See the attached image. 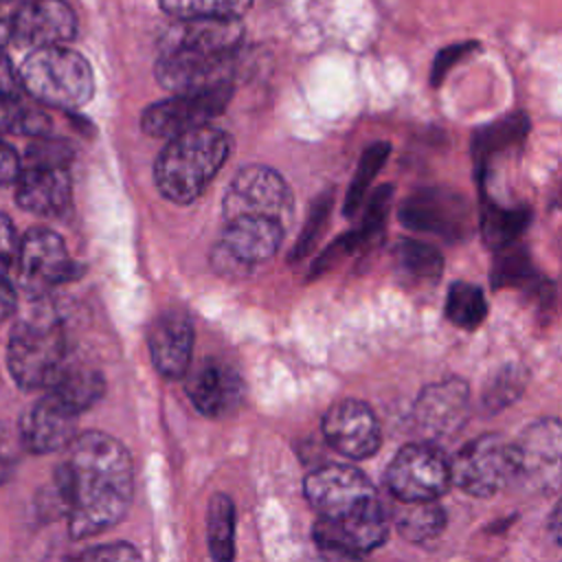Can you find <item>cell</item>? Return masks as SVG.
Returning <instances> with one entry per match:
<instances>
[{
	"label": "cell",
	"instance_id": "cell-46",
	"mask_svg": "<svg viewBox=\"0 0 562 562\" xmlns=\"http://www.w3.org/2000/svg\"><path fill=\"white\" fill-rule=\"evenodd\" d=\"M9 2H24V0H0V4H9Z\"/></svg>",
	"mask_w": 562,
	"mask_h": 562
},
{
	"label": "cell",
	"instance_id": "cell-31",
	"mask_svg": "<svg viewBox=\"0 0 562 562\" xmlns=\"http://www.w3.org/2000/svg\"><path fill=\"white\" fill-rule=\"evenodd\" d=\"M446 316L461 329H476L487 316V301L483 290L468 281L452 283L446 296Z\"/></svg>",
	"mask_w": 562,
	"mask_h": 562
},
{
	"label": "cell",
	"instance_id": "cell-42",
	"mask_svg": "<svg viewBox=\"0 0 562 562\" xmlns=\"http://www.w3.org/2000/svg\"><path fill=\"white\" fill-rule=\"evenodd\" d=\"M20 171H22V160L18 151L11 145L0 140V184L15 182Z\"/></svg>",
	"mask_w": 562,
	"mask_h": 562
},
{
	"label": "cell",
	"instance_id": "cell-12",
	"mask_svg": "<svg viewBox=\"0 0 562 562\" xmlns=\"http://www.w3.org/2000/svg\"><path fill=\"white\" fill-rule=\"evenodd\" d=\"M15 266L24 290L31 294H44L83 272L81 266L70 259L64 239L48 228H31L20 239Z\"/></svg>",
	"mask_w": 562,
	"mask_h": 562
},
{
	"label": "cell",
	"instance_id": "cell-37",
	"mask_svg": "<svg viewBox=\"0 0 562 562\" xmlns=\"http://www.w3.org/2000/svg\"><path fill=\"white\" fill-rule=\"evenodd\" d=\"M22 441L18 430L0 422V485L9 483L18 470L22 457Z\"/></svg>",
	"mask_w": 562,
	"mask_h": 562
},
{
	"label": "cell",
	"instance_id": "cell-30",
	"mask_svg": "<svg viewBox=\"0 0 562 562\" xmlns=\"http://www.w3.org/2000/svg\"><path fill=\"white\" fill-rule=\"evenodd\" d=\"M206 538L213 560L226 562L235 555V507L233 501L217 492L206 509Z\"/></svg>",
	"mask_w": 562,
	"mask_h": 562
},
{
	"label": "cell",
	"instance_id": "cell-43",
	"mask_svg": "<svg viewBox=\"0 0 562 562\" xmlns=\"http://www.w3.org/2000/svg\"><path fill=\"white\" fill-rule=\"evenodd\" d=\"M18 307V294H15V288L13 283L7 279V274L0 270V325L13 316Z\"/></svg>",
	"mask_w": 562,
	"mask_h": 562
},
{
	"label": "cell",
	"instance_id": "cell-16",
	"mask_svg": "<svg viewBox=\"0 0 562 562\" xmlns=\"http://www.w3.org/2000/svg\"><path fill=\"white\" fill-rule=\"evenodd\" d=\"M77 35V15L64 0H24L11 13V40L37 48L66 44Z\"/></svg>",
	"mask_w": 562,
	"mask_h": 562
},
{
	"label": "cell",
	"instance_id": "cell-26",
	"mask_svg": "<svg viewBox=\"0 0 562 562\" xmlns=\"http://www.w3.org/2000/svg\"><path fill=\"white\" fill-rule=\"evenodd\" d=\"M490 277L494 288H520V290H531L538 296H544V290L549 288L547 279L538 277L527 250L516 246V241L498 248ZM544 299H553V296H544Z\"/></svg>",
	"mask_w": 562,
	"mask_h": 562
},
{
	"label": "cell",
	"instance_id": "cell-17",
	"mask_svg": "<svg viewBox=\"0 0 562 562\" xmlns=\"http://www.w3.org/2000/svg\"><path fill=\"white\" fill-rule=\"evenodd\" d=\"M244 393L246 384L237 369L217 358H206L195 364L187 380L191 404L213 419L235 413L244 402Z\"/></svg>",
	"mask_w": 562,
	"mask_h": 562
},
{
	"label": "cell",
	"instance_id": "cell-3",
	"mask_svg": "<svg viewBox=\"0 0 562 562\" xmlns=\"http://www.w3.org/2000/svg\"><path fill=\"white\" fill-rule=\"evenodd\" d=\"M18 81L33 101L61 110L86 105L94 92L88 59L64 44L33 48L18 68Z\"/></svg>",
	"mask_w": 562,
	"mask_h": 562
},
{
	"label": "cell",
	"instance_id": "cell-39",
	"mask_svg": "<svg viewBox=\"0 0 562 562\" xmlns=\"http://www.w3.org/2000/svg\"><path fill=\"white\" fill-rule=\"evenodd\" d=\"M77 558L86 562H130V560H140V553L127 542H112V544L86 549Z\"/></svg>",
	"mask_w": 562,
	"mask_h": 562
},
{
	"label": "cell",
	"instance_id": "cell-44",
	"mask_svg": "<svg viewBox=\"0 0 562 562\" xmlns=\"http://www.w3.org/2000/svg\"><path fill=\"white\" fill-rule=\"evenodd\" d=\"M20 90V81H18V72L11 66V59L7 57V53L0 46V94H9V92H18Z\"/></svg>",
	"mask_w": 562,
	"mask_h": 562
},
{
	"label": "cell",
	"instance_id": "cell-5",
	"mask_svg": "<svg viewBox=\"0 0 562 562\" xmlns=\"http://www.w3.org/2000/svg\"><path fill=\"white\" fill-rule=\"evenodd\" d=\"M285 228L283 222L261 215L228 217L224 220L211 261L224 274L248 272L274 257L285 237Z\"/></svg>",
	"mask_w": 562,
	"mask_h": 562
},
{
	"label": "cell",
	"instance_id": "cell-7",
	"mask_svg": "<svg viewBox=\"0 0 562 562\" xmlns=\"http://www.w3.org/2000/svg\"><path fill=\"white\" fill-rule=\"evenodd\" d=\"M222 211L224 220L237 215H261L288 226L292 222L294 200L281 173L263 165H248L239 169L228 184Z\"/></svg>",
	"mask_w": 562,
	"mask_h": 562
},
{
	"label": "cell",
	"instance_id": "cell-33",
	"mask_svg": "<svg viewBox=\"0 0 562 562\" xmlns=\"http://www.w3.org/2000/svg\"><path fill=\"white\" fill-rule=\"evenodd\" d=\"M255 0H158L173 20L184 18H241Z\"/></svg>",
	"mask_w": 562,
	"mask_h": 562
},
{
	"label": "cell",
	"instance_id": "cell-36",
	"mask_svg": "<svg viewBox=\"0 0 562 562\" xmlns=\"http://www.w3.org/2000/svg\"><path fill=\"white\" fill-rule=\"evenodd\" d=\"M391 195H393V187L391 184H382L378 187L373 193H371V200H369V206H367V215H364V222L360 226V237L367 244H371V239L375 235H380L382 231V224H384V217L389 213V204H391Z\"/></svg>",
	"mask_w": 562,
	"mask_h": 562
},
{
	"label": "cell",
	"instance_id": "cell-24",
	"mask_svg": "<svg viewBox=\"0 0 562 562\" xmlns=\"http://www.w3.org/2000/svg\"><path fill=\"white\" fill-rule=\"evenodd\" d=\"M393 270L406 288H428L443 272L441 252L417 239H400L393 248Z\"/></svg>",
	"mask_w": 562,
	"mask_h": 562
},
{
	"label": "cell",
	"instance_id": "cell-1",
	"mask_svg": "<svg viewBox=\"0 0 562 562\" xmlns=\"http://www.w3.org/2000/svg\"><path fill=\"white\" fill-rule=\"evenodd\" d=\"M64 450L53 490L70 538L83 540L114 527L127 514L134 494L132 459L123 443L99 430L75 435Z\"/></svg>",
	"mask_w": 562,
	"mask_h": 562
},
{
	"label": "cell",
	"instance_id": "cell-15",
	"mask_svg": "<svg viewBox=\"0 0 562 562\" xmlns=\"http://www.w3.org/2000/svg\"><path fill=\"white\" fill-rule=\"evenodd\" d=\"M323 435L336 452L351 459L371 457L382 441L375 413L360 400L334 404L323 417Z\"/></svg>",
	"mask_w": 562,
	"mask_h": 562
},
{
	"label": "cell",
	"instance_id": "cell-14",
	"mask_svg": "<svg viewBox=\"0 0 562 562\" xmlns=\"http://www.w3.org/2000/svg\"><path fill=\"white\" fill-rule=\"evenodd\" d=\"M303 487L312 509L323 518L349 514L378 498L367 476L360 470L342 463L314 470L307 474Z\"/></svg>",
	"mask_w": 562,
	"mask_h": 562
},
{
	"label": "cell",
	"instance_id": "cell-38",
	"mask_svg": "<svg viewBox=\"0 0 562 562\" xmlns=\"http://www.w3.org/2000/svg\"><path fill=\"white\" fill-rule=\"evenodd\" d=\"M329 206H331V195H323V198L318 200V204L312 209L310 220H307V224H305V228H303L301 239L296 241V248H294V255H292V257H299V259H301V257L307 255V250L316 244V239L321 237V233H323V228H325V224H327Z\"/></svg>",
	"mask_w": 562,
	"mask_h": 562
},
{
	"label": "cell",
	"instance_id": "cell-10",
	"mask_svg": "<svg viewBox=\"0 0 562 562\" xmlns=\"http://www.w3.org/2000/svg\"><path fill=\"white\" fill-rule=\"evenodd\" d=\"M400 222L411 231L432 233L457 241L472 231V206L463 193L446 187H426L411 193L402 209Z\"/></svg>",
	"mask_w": 562,
	"mask_h": 562
},
{
	"label": "cell",
	"instance_id": "cell-21",
	"mask_svg": "<svg viewBox=\"0 0 562 562\" xmlns=\"http://www.w3.org/2000/svg\"><path fill=\"white\" fill-rule=\"evenodd\" d=\"M15 187V202L20 209L57 217L70 206L72 182L68 165H29L22 167Z\"/></svg>",
	"mask_w": 562,
	"mask_h": 562
},
{
	"label": "cell",
	"instance_id": "cell-35",
	"mask_svg": "<svg viewBox=\"0 0 562 562\" xmlns=\"http://www.w3.org/2000/svg\"><path fill=\"white\" fill-rule=\"evenodd\" d=\"M527 384V373L522 367L507 364L494 373V378L483 389V404L490 411H498L509 406L514 400L520 397Z\"/></svg>",
	"mask_w": 562,
	"mask_h": 562
},
{
	"label": "cell",
	"instance_id": "cell-4",
	"mask_svg": "<svg viewBox=\"0 0 562 562\" xmlns=\"http://www.w3.org/2000/svg\"><path fill=\"white\" fill-rule=\"evenodd\" d=\"M64 362V329L50 310L40 307L13 325L7 340V367L22 391L50 386Z\"/></svg>",
	"mask_w": 562,
	"mask_h": 562
},
{
	"label": "cell",
	"instance_id": "cell-19",
	"mask_svg": "<svg viewBox=\"0 0 562 562\" xmlns=\"http://www.w3.org/2000/svg\"><path fill=\"white\" fill-rule=\"evenodd\" d=\"M147 347L156 371L165 378H182L191 364L193 325L180 310L160 312L147 329Z\"/></svg>",
	"mask_w": 562,
	"mask_h": 562
},
{
	"label": "cell",
	"instance_id": "cell-2",
	"mask_svg": "<svg viewBox=\"0 0 562 562\" xmlns=\"http://www.w3.org/2000/svg\"><path fill=\"white\" fill-rule=\"evenodd\" d=\"M231 154V136L213 125L187 130L167 140L154 165L158 191L176 204L198 200Z\"/></svg>",
	"mask_w": 562,
	"mask_h": 562
},
{
	"label": "cell",
	"instance_id": "cell-23",
	"mask_svg": "<svg viewBox=\"0 0 562 562\" xmlns=\"http://www.w3.org/2000/svg\"><path fill=\"white\" fill-rule=\"evenodd\" d=\"M470 411L468 384L459 378H450L426 386L415 402V422L422 432L430 437H446L457 432Z\"/></svg>",
	"mask_w": 562,
	"mask_h": 562
},
{
	"label": "cell",
	"instance_id": "cell-8",
	"mask_svg": "<svg viewBox=\"0 0 562 562\" xmlns=\"http://www.w3.org/2000/svg\"><path fill=\"white\" fill-rule=\"evenodd\" d=\"M233 97V83H220L204 90L176 92L169 99L156 101L140 114V127L156 138H173L187 130L206 125L222 114Z\"/></svg>",
	"mask_w": 562,
	"mask_h": 562
},
{
	"label": "cell",
	"instance_id": "cell-11",
	"mask_svg": "<svg viewBox=\"0 0 562 562\" xmlns=\"http://www.w3.org/2000/svg\"><path fill=\"white\" fill-rule=\"evenodd\" d=\"M386 516L380 501H371L349 514L314 522V542L334 558H360L386 540Z\"/></svg>",
	"mask_w": 562,
	"mask_h": 562
},
{
	"label": "cell",
	"instance_id": "cell-9",
	"mask_svg": "<svg viewBox=\"0 0 562 562\" xmlns=\"http://www.w3.org/2000/svg\"><path fill=\"white\" fill-rule=\"evenodd\" d=\"M386 485L402 503L437 501L450 485V463L430 443H408L393 457Z\"/></svg>",
	"mask_w": 562,
	"mask_h": 562
},
{
	"label": "cell",
	"instance_id": "cell-40",
	"mask_svg": "<svg viewBox=\"0 0 562 562\" xmlns=\"http://www.w3.org/2000/svg\"><path fill=\"white\" fill-rule=\"evenodd\" d=\"M476 48V42H461V44H452V46H446L437 53L435 57V64H432V72H430V79H432V86H439L446 77V72L457 64L461 61L465 55H470L472 50Z\"/></svg>",
	"mask_w": 562,
	"mask_h": 562
},
{
	"label": "cell",
	"instance_id": "cell-27",
	"mask_svg": "<svg viewBox=\"0 0 562 562\" xmlns=\"http://www.w3.org/2000/svg\"><path fill=\"white\" fill-rule=\"evenodd\" d=\"M527 224H529V209L525 206L509 209L483 195L479 226H481V237L490 248L498 250L503 246L514 244L522 235Z\"/></svg>",
	"mask_w": 562,
	"mask_h": 562
},
{
	"label": "cell",
	"instance_id": "cell-41",
	"mask_svg": "<svg viewBox=\"0 0 562 562\" xmlns=\"http://www.w3.org/2000/svg\"><path fill=\"white\" fill-rule=\"evenodd\" d=\"M18 246L20 239L15 235L13 222L0 213V270L4 272L7 268L15 266V257H18Z\"/></svg>",
	"mask_w": 562,
	"mask_h": 562
},
{
	"label": "cell",
	"instance_id": "cell-13",
	"mask_svg": "<svg viewBox=\"0 0 562 562\" xmlns=\"http://www.w3.org/2000/svg\"><path fill=\"white\" fill-rule=\"evenodd\" d=\"M237 53H204V50H158L156 79L171 92L204 90L220 83H231Z\"/></svg>",
	"mask_w": 562,
	"mask_h": 562
},
{
	"label": "cell",
	"instance_id": "cell-29",
	"mask_svg": "<svg viewBox=\"0 0 562 562\" xmlns=\"http://www.w3.org/2000/svg\"><path fill=\"white\" fill-rule=\"evenodd\" d=\"M50 132V116L37 105L26 103L18 92L0 94V134L46 136Z\"/></svg>",
	"mask_w": 562,
	"mask_h": 562
},
{
	"label": "cell",
	"instance_id": "cell-18",
	"mask_svg": "<svg viewBox=\"0 0 562 562\" xmlns=\"http://www.w3.org/2000/svg\"><path fill=\"white\" fill-rule=\"evenodd\" d=\"M77 413L64 406L53 393H46L29 411H24L18 435L22 448L33 454L64 450L77 435Z\"/></svg>",
	"mask_w": 562,
	"mask_h": 562
},
{
	"label": "cell",
	"instance_id": "cell-28",
	"mask_svg": "<svg viewBox=\"0 0 562 562\" xmlns=\"http://www.w3.org/2000/svg\"><path fill=\"white\" fill-rule=\"evenodd\" d=\"M527 132H529V116L522 112L503 116V119L481 127L472 136V154L476 160V169L483 162H487L494 154L520 143L527 136Z\"/></svg>",
	"mask_w": 562,
	"mask_h": 562
},
{
	"label": "cell",
	"instance_id": "cell-25",
	"mask_svg": "<svg viewBox=\"0 0 562 562\" xmlns=\"http://www.w3.org/2000/svg\"><path fill=\"white\" fill-rule=\"evenodd\" d=\"M48 393H53L72 413L81 415L101 400V395L105 393V380L101 371L92 367L64 362L55 380L50 382Z\"/></svg>",
	"mask_w": 562,
	"mask_h": 562
},
{
	"label": "cell",
	"instance_id": "cell-20",
	"mask_svg": "<svg viewBox=\"0 0 562 562\" xmlns=\"http://www.w3.org/2000/svg\"><path fill=\"white\" fill-rule=\"evenodd\" d=\"M516 479L538 487H555L560 472V424L558 419H540L529 426L514 443Z\"/></svg>",
	"mask_w": 562,
	"mask_h": 562
},
{
	"label": "cell",
	"instance_id": "cell-6",
	"mask_svg": "<svg viewBox=\"0 0 562 562\" xmlns=\"http://www.w3.org/2000/svg\"><path fill=\"white\" fill-rule=\"evenodd\" d=\"M516 472L514 443L496 435H483L457 452L450 463V483L472 496H492L505 490L516 479Z\"/></svg>",
	"mask_w": 562,
	"mask_h": 562
},
{
	"label": "cell",
	"instance_id": "cell-45",
	"mask_svg": "<svg viewBox=\"0 0 562 562\" xmlns=\"http://www.w3.org/2000/svg\"><path fill=\"white\" fill-rule=\"evenodd\" d=\"M549 527H551V533H553V540L560 542V507L555 505L553 512H551V520H549Z\"/></svg>",
	"mask_w": 562,
	"mask_h": 562
},
{
	"label": "cell",
	"instance_id": "cell-22",
	"mask_svg": "<svg viewBox=\"0 0 562 562\" xmlns=\"http://www.w3.org/2000/svg\"><path fill=\"white\" fill-rule=\"evenodd\" d=\"M244 40L241 18H184L162 33L158 50H204L237 53Z\"/></svg>",
	"mask_w": 562,
	"mask_h": 562
},
{
	"label": "cell",
	"instance_id": "cell-32",
	"mask_svg": "<svg viewBox=\"0 0 562 562\" xmlns=\"http://www.w3.org/2000/svg\"><path fill=\"white\" fill-rule=\"evenodd\" d=\"M406 505L408 507L397 518V529L406 540L426 542L443 529L446 514L435 501H419Z\"/></svg>",
	"mask_w": 562,
	"mask_h": 562
},
{
	"label": "cell",
	"instance_id": "cell-34",
	"mask_svg": "<svg viewBox=\"0 0 562 562\" xmlns=\"http://www.w3.org/2000/svg\"><path fill=\"white\" fill-rule=\"evenodd\" d=\"M391 147L389 143H373L369 145L364 151H362V158L358 160V167H356V173L351 178V184L347 189V198H345V215H351L358 211L369 184L373 182L375 173L382 169V165L386 162V156H389Z\"/></svg>",
	"mask_w": 562,
	"mask_h": 562
}]
</instances>
